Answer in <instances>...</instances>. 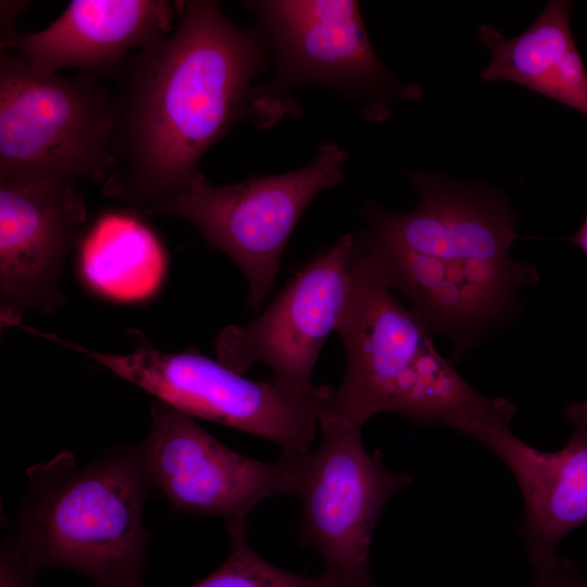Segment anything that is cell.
<instances>
[{"label":"cell","mask_w":587,"mask_h":587,"mask_svg":"<svg viewBox=\"0 0 587 587\" xmlns=\"http://www.w3.org/2000/svg\"><path fill=\"white\" fill-rule=\"evenodd\" d=\"M38 573L28 565L12 536L0 552V587H34Z\"/></svg>","instance_id":"ac0fdd59"},{"label":"cell","mask_w":587,"mask_h":587,"mask_svg":"<svg viewBox=\"0 0 587 587\" xmlns=\"http://www.w3.org/2000/svg\"><path fill=\"white\" fill-rule=\"evenodd\" d=\"M354 248L355 236L342 235L308 262L259 317L223 328L214 341L217 361L239 374L263 363L290 389L314 388V365L347 301Z\"/></svg>","instance_id":"8fae6325"},{"label":"cell","mask_w":587,"mask_h":587,"mask_svg":"<svg viewBox=\"0 0 587 587\" xmlns=\"http://www.w3.org/2000/svg\"><path fill=\"white\" fill-rule=\"evenodd\" d=\"M246 5L259 16V32L275 54L277 74L253 87L248 115L270 125L296 110L286 92L324 84L347 96L373 97L396 87L394 73L377 59L357 1L271 0Z\"/></svg>","instance_id":"9c48e42d"},{"label":"cell","mask_w":587,"mask_h":587,"mask_svg":"<svg viewBox=\"0 0 587 587\" xmlns=\"http://www.w3.org/2000/svg\"><path fill=\"white\" fill-rule=\"evenodd\" d=\"M529 587H587V575L572 561L559 558L550 566L536 571Z\"/></svg>","instance_id":"d6986e66"},{"label":"cell","mask_w":587,"mask_h":587,"mask_svg":"<svg viewBox=\"0 0 587 587\" xmlns=\"http://www.w3.org/2000/svg\"><path fill=\"white\" fill-rule=\"evenodd\" d=\"M112 99L98 77L0 59V177L107 182L116 167Z\"/></svg>","instance_id":"5b68a950"},{"label":"cell","mask_w":587,"mask_h":587,"mask_svg":"<svg viewBox=\"0 0 587 587\" xmlns=\"http://www.w3.org/2000/svg\"><path fill=\"white\" fill-rule=\"evenodd\" d=\"M319 424L321 442L302 459L298 537L322 557L326 587H376L373 535L384 508L412 476L388 470L379 451L369 452L361 426L327 409Z\"/></svg>","instance_id":"52a82bcc"},{"label":"cell","mask_w":587,"mask_h":587,"mask_svg":"<svg viewBox=\"0 0 587 587\" xmlns=\"http://www.w3.org/2000/svg\"><path fill=\"white\" fill-rule=\"evenodd\" d=\"M38 336L84 354L184 414L263 437L286 454L310 451L334 391L329 386L297 391L273 377L248 379L197 351L158 350L142 336L126 354L97 351L43 332Z\"/></svg>","instance_id":"277c9868"},{"label":"cell","mask_w":587,"mask_h":587,"mask_svg":"<svg viewBox=\"0 0 587 587\" xmlns=\"http://www.w3.org/2000/svg\"><path fill=\"white\" fill-rule=\"evenodd\" d=\"M176 4L165 0H75L47 28L18 34L9 48L41 74L115 72L128 53L167 36Z\"/></svg>","instance_id":"5bb4252c"},{"label":"cell","mask_w":587,"mask_h":587,"mask_svg":"<svg viewBox=\"0 0 587 587\" xmlns=\"http://www.w3.org/2000/svg\"><path fill=\"white\" fill-rule=\"evenodd\" d=\"M126 209L101 213L78 243L83 282L99 296L118 302L152 297L166 271V254L155 233Z\"/></svg>","instance_id":"9a60e30c"},{"label":"cell","mask_w":587,"mask_h":587,"mask_svg":"<svg viewBox=\"0 0 587 587\" xmlns=\"http://www.w3.org/2000/svg\"><path fill=\"white\" fill-rule=\"evenodd\" d=\"M571 4L549 1L534 24L513 38L482 25L477 38L491 59L480 77L514 83L560 102L569 80L584 65L570 26Z\"/></svg>","instance_id":"2e32d148"},{"label":"cell","mask_w":587,"mask_h":587,"mask_svg":"<svg viewBox=\"0 0 587 587\" xmlns=\"http://www.w3.org/2000/svg\"><path fill=\"white\" fill-rule=\"evenodd\" d=\"M419 202L410 212L375 204L363 208L369 232L428 257L457 289L484 287L503 291L521 276L509 255L516 238V214L508 199L490 188L464 186L448 178L410 172Z\"/></svg>","instance_id":"ba28073f"},{"label":"cell","mask_w":587,"mask_h":587,"mask_svg":"<svg viewBox=\"0 0 587 587\" xmlns=\"http://www.w3.org/2000/svg\"><path fill=\"white\" fill-rule=\"evenodd\" d=\"M12 535L37 573L62 567L96 587H145L152 486L142 444L115 445L85 465L67 450L27 469Z\"/></svg>","instance_id":"3957f363"},{"label":"cell","mask_w":587,"mask_h":587,"mask_svg":"<svg viewBox=\"0 0 587 587\" xmlns=\"http://www.w3.org/2000/svg\"><path fill=\"white\" fill-rule=\"evenodd\" d=\"M564 415L572 435L553 452L516 437L510 422L494 423L476 437L507 465L521 489V534L535 572L553 564L560 541L587 523V400L570 404Z\"/></svg>","instance_id":"4fadbf2b"},{"label":"cell","mask_w":587,"mask_h":587,"mask_svg":"<svg viewBox=\"0 0 587 587\" xmlns=\"http://www.w3.org/2000/svg\"><path fill=\"white\" fill-rule=\"evenodd\" d=\"M25 2L1 1V47L9 48L13 39L18 35L13 29L16 15L22 11Z\"/></svg>","instance_id":"ffe728a7"},{"label":"cell","mask_w":587,"mask_h":587,"mask_svg":"<svg viewBox=\"0 0 587 587\" xmlns=\"http://www.w3.org/2000/svg\"><path fill=\"white\" fill-rule=\"evenodd\" d=\"M335 332L346 369L327 410L361 427L388 412L420 425L440 423L474 438L488 424L515 413L509 400L478 394L440 355L434 334L395 298L357 238L350 288Z\"/></svg>","instance_id":"7a4b0ae2"},{"label":"cell","mask_w":587,"mask_h":587,"mask_svg":"<svg viewBox=\"0 0 587 587\" xmlns=\"http://www.w3.org/2000/svg\"><path fill=\"white\" fill-rule=\"evenodd\" d=\"M178 25L129 57L114 99L116 167L109 196L146 214L176 192L207 150L248 115L267 42L233 24L216 1L191 0Z\"/></svg>","instance_id":"6da1fadb"},{"label":"cell","mask_w":587,"mask_h":587,"mask_svg":"<svg viewBox=\"0 0 587 587\" xmlns=\"http://www.w3.org/2000/svg\"><path fill=\"white\" fill-rule=\"evenodd\" d=\"M347 152L323 145L297 171L214 185L199 171L146 214H171L192 223L226 253L249 284L248 303L259 310L273 289L282 254L303 212L321 191L344 178Z\"/></svg>","instance_id":"8992f818"},{"label":"cell","mask_w":587,"mask_h":587,"mask_svg":"<svg viewBox=\"0 0 587 587\" xmlns=\"http://www.w3.org/2000/svg\"><path fill=\"white\" fill-rule=\"evenodd\" d=\"M570 241L587 255V216L576 234L570 238Z\"/></svg>","instance_id":"44dd1931"},{"label":"cell","mask_w":587,"mask_h":587,"mask_svg":"<svg viewBox=\"0 0 587 587\" xmlns=\"http://www.w3.org/2000/svg\"><path fill=\"white\" fill-rule=\"evenodd\" d=\"M87 210L78 184L39 177H0L1 322L52 312L64 297L60 279L85 232Z\"/></svg>","instance_id":"7c38bea8"},{"label":"cell","mask_w":587,"mask_h":587,"mask_svg":"<svg viewBox=\"0 0 587 587\" xmlns=\"http://www.w3.org/2000/svg\"><path fill=\"white\" fill-rule=\"evenodd\" d=\"M141 444L152 486L187 513L245 520L261 501L298 491L303 454L275 462L242 455L161 401L151 405Z\"/></svg>","instance_id":"30bf717a"},{"label":"cell","mask_w":587,"mask_h":587,"mask_svg":"<svg viewBox=\"0 0 587 587\" xmlns=\"http://www.w3.org/2000/svg\"><path fill=\"white\" fill-rule=\"evenodd\" d=\"M230 541L226 561L191 587H326L321 576L283 570L259 555L247 542L245 520L225 521Z\"/></svg>","instance_id":"e0dca14e"}]
</instances>
